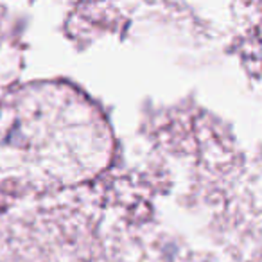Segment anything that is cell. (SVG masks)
I'll list each match as a JSON object with an SVG mask.
<instances>
[{
  "mask_svg": "<svg viewBox=\"0 0 262 262\" xmlns=\"http://www.w3.org/2000/svg\"><path fill=\"white\" fill-rule=\"evenodd\" d=\"M38 255V258H18L16 262H90V258H76V250H70L69 246L65 248H56L52 246V258H47V248H45V251L41 250H34Z\"/></svg>",
  "mask_w": 262,
  "mask_h": 262,
  "instance_id": "2",
  "label": "cell"
},
{
  "mask_svg": "<svg viewBox=\"0 0 262 262\" xmlns=\"http://www.w3.org/2000/svg\"><path fill=\"white\" fill-rule=\"evenodd\" d=\"M110 151L106 120L83 94L59 83L0 94V178L45 189L88 176Z\"/></svg>",
  "mask_w": 262,
  "mask_h": 262,
  "instance_id": "1",
  "label": "cell"
}]
</instances>
